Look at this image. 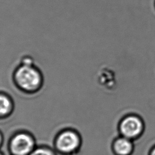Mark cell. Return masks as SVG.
I'll use <instances>...</instances> for the list:
<instances>
[{
    "instance_id": "6da1fadb",
    "label": "cell",
    "mask_w": 155,
    "mask_h": 155,
    "mask_svg": "<svg viewBox=\"0 0 155 155\" xmlns=\"http://www.w3.org/2000/svg\"><path fill=\"white\" fill-rule=\"evenodd\" d=\"M12 80L19 91L28 95L38 93L44 84L42 70L30 56H24L21 59L13 70Z\"/></svg>"
},
{
    "instance_id": "7a4b0ae2",
    "label": "cell",
    "mask_w": 155,
    "mask_h": 155,
    "mask_svg": "<svg viewBox=\"0 0 155 155\" xmlns=\"http://www.w3.org/2000/svg\"><path fill=\"white\" fill-rule=\"evenodd\" d=\"M83 145L81 133L70 127L59 130L53 139L52 147L58 155H78Z\"/></svg>"
},
{
    "instance_id": "3957f363",
    "label": "cell",
    "mask_w": 155,
    "mask_h": 155,
    "mask_svg": "<svg viewBox=\"0 0 155 155\" xmlns=\"http://www.w3.org/2000/svg\"><path fill=\"white\" fill-rule=\"evenodd\" d=\"M37 145L36 137L31 132L20 129L11 134L7 147L10 155H30Z\"/></svg>"
},
{
    "instance_id": "277c9868",
    "label": "cell",
    "mask_w": 155,
    "mask_h": 155,
    "mask_svg": "<svg viewBox=\"0 0 155 155\" xmlns=\"http://www.w3.org/2000/svg\"><path fill=\"white\" fill-rule=\"evenodd\" d=\"M120 127L125 137L131 138L140 134L142 130V123L137 117L130 116L122 120Z\"/></svg>"
},
{
    "instance_id": "5b68a950",
    "label": "cell",
    "mask_w": 155,
    "mask_h": 155,
    "mask_svg": "<svg viewBox=\"0 0 155 155\" xmlns=\"http://www.w3.org/2000/svg\"><path fill=\"white\" fill-rule=\"evenodd\" d=\"M15 108L13 97L7 92L0 91V120L10 117Z\"/></svg>"
},
{
    "instance_id": "8992f818",
    "label": "cell",
    "mask_w": 155,
    "mask_h": 155,
    "mask_svg": "<svg viewBox=\"0 0 155 155\" xmlns=\"http://www.w3.org/2000/svg\"><path fill=\"white\" fill-rule=\"evenodd\" d=\"M132 143L127 137L119 138L116 140L114 144V148L116 152L120 155H127L129 154L132 150Z\"/></svg>"
},
{
    "instance_id": "52a82bcc",
    "label": "cell",
    "mask_w": 155,
    "mask_h": 155,
    "mask_svg": "<svg viewBox=\"0 0 155 155\" xmlns=\"http://www.w3.org/2000/svg\"><path fill=\"white\" fill-rule=\"evenodd\" d=\"M30 155H58L52 147L47 145H38Z\"/></svg>"
},
{
    "instance_id": "ba28073f",
    "label": "cell",
    "mask_w": 155,
    "mask_h": 155,
    "mask_svg": "<svg viewBox=\"0 0 155 155\" xmlns=\"http://www.w3.org/2000/svg\"><path fill=\"white\" fill-rule=\"evenodd\" d=\"M4 142V136L2 131L0 130V150L2 148Z\"/></svg>"
},
{
    "instance_id": "9c48e42d",
    "label": "cell",
    "mask_w": 155,
    "mask_h": 155,
    "mask_svg": "<svg viewBox=\"0 0 155 155\" xmlns=\"http://www.w3.org/2000/svg\"><path fill=\"white\" fill-rule=\"evenodd\" d=\"M151 155H155V148L153 150V151L151 153Z\"/></svg>"
},
{
    "instance_id": "30bf717a",
    "label": "cell",
    "mask_w": 155,
    "mask_h": 155,
    "mask_svg": "<svg viewBox=\"0 0 155 155\" xmlns=\"http://www.w3.org/2000/svg\"><path fill=\"white\" fill-rule=\"evenodd\" d=\"M0 155H5V154L2 151H1V150H0Z\"/></svg>"
}]
</instances>
